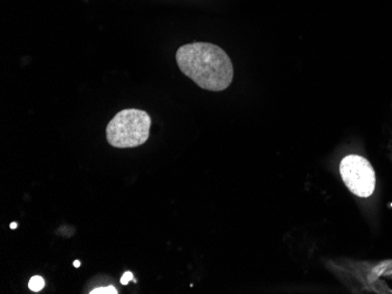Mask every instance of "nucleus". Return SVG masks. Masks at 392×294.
<instances>
[{
    "label": "nucleus",
    "mask_w": 392,
    "mask_h": 294,
    "mask_svg": "<svg viewBox=\"0 0 392 294\" xmlns=\"http://www.w3.org/2000/svg\"><path fill=\"white\" fill-rule=\"evenodd\" d=\"M175 57L181 72L206 91H226L234 79L231 57L214 44H187L177 50Z\"/></svg>",
    "instance_id": "1"
},
{
    "label": "nucleus",
    "mask_w": 392,
    "mask_h": 294,
    "mask_svg": "<svg viewBox=\"0 0 392 294\" xmlns=\"http://www.w3.org/2000/svg\"><path fill=\"white\" fill-rule=\"evenodd\" d=\"M150 126L152 119L147 111L123 109L108 123L106 138L114 148H136L148 141Z\"/></svg>",
    "instance_id": "2"
},
{
    "label": "nucleus",
    "mask_w": 392,
    "mask_h": 294,
    "mask_svg": "<svg viewBox=\"0 0 392 294\" xmlns=\"http://www.w3.org/2000/svg\"><path fill=\"white\" fill-rule=\"evenodd\" d=\"M339 172L346 187L358 197H370L376 187V174L364 157L348 155L341 160Z\"/></svg>",
    "instance_id": "3"
},
{
    "label": "nucleus",
    "mask_w": 392,
    "mask_h": 294,
    "mask_svg": "<svg viewBox=\"0 0 392 294\" xmlns=\"http://www.w3.org/2000/svg\"><path fill=\"white\" fill-rule=\"evenodd\" d=\"M45 287V280H44L43 277L40 275H35L30 279L28 282V288L32 291V292H40Z\"/></svg>",
    "instance_id": "4"
},
{
    "label": "nucleus",
    "mask_w": 392,
    "mask_h": 294,
    "mask_svg": "<svg viewBox=\"0 0 392 294\" xmlns=\"http://www.w3.org/2000/svg\"><path fill=\"white\" fill-rule=\"evenodd\" d=\"M91 294H118L119 292L116 291L114 286L98 287L89 292Z\"/></svg>",
    "instance_id": "5"
},
{
    "label": "nucleus",
    "mask_w": 392,
    "mask_h": 294,
    "mask_svg": "<svg viewBox=\"0 0 392 294\" xmlns=\"http://www.w3.org/2000/svg\"><path fill=\"white\" fill-rule=\"evenodd\" d=\"M133 279L134 278H133V273H132V272H125L123 277H121V280H120V282H121L123 285H127V284L130 283V282H132Z\"/></svg>",
    "instance_id": "6"
},
{
    "label": "nucleus",
    "mask_w": 392,
    "mask_h": 294,
    "mask_svg": "<svg viewBox=\"0 0 392 294\" xmlns=\"http://www.w3.org/2000/svg\"><path fill=\"white\" fill-rule=\"evenodd\" d=\"M74 265V268H80V261H79V260H75V261H74L73 263Z\"/></svg>",
    "instance_id": "7"
},
{
    "label": "nucleus",
    "mask_w": 392,
    "mask_h": 294,
    "mask_svg": "<svg viewBox=\"0 0 392 294\" xmlns=\"http://www.w3.org/2000/svg\"><path fill=\"white\" fill-rule=\"evenodd\" d=\"M10 228H11L12 230L17 229V228H18V224H17V223H11Z\"/></svg>",
    "instance_id": "8"
}]
</instances>
